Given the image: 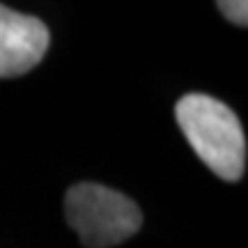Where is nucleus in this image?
Wrapping results in <instances>:
<instances>
[{"label":"nucleus","instance_id":"f257e3e1","mask_svg":"<svg viewBox=\"0 0 248 248\" xmlns=\"http://www.w3.org/2000/svg\"><path fill=\"white\" fill-rule=\"evenodd\" d=\"M184 138L216 177L237 182L246 168V138L230 106L207 94H186L175 106Z\"/></svg>","mask_w":248,"mask_h":248},{"label":"nucleus","instance_id":"f03ea898","mask_svg":"<svg viewBox=\"0 0 248 248\" xmlns=\"http://www.w3.org/2000/svg\"><path fill=\"white\" fill-rule=\"evenodd\" d=\"M67 221L88 248H110L138 232L140 207L108 186L83 182L64 198Z\"/></svg>","mask_w":248,"mask_h":248},{"label":"nucleus","instance_id":"7ed1b4c3","mask_svg":"<svg viewBox=\"0 0 248 248\" xmlns=\"http://www.w3.org/2000/svg\"><path fill=\"white\" fill-rule=\"evenodd\" d=\"M48 48V28L35 16L0 5V78L37 67Z\"/></svg>","mask_w":248,"mask_h":248},{"label":"nucleus","instance_id":"20e7f679","mask_svg":"<svg viewBox=\"0 0 248 248\" xmlns=\"http://www.w3.org/2000/svg\"><path fill=\"white\" fill-rule=\"evenodd\" d=\"M218 9H221V14L225 18H230L232 23H237V26H246L248 21V5L244 0H223L218 2Z\"/></svg>","mask_w":248,"mask_h":248}]
</instances>
